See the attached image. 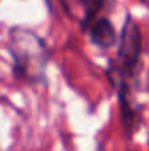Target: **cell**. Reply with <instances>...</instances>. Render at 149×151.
Masks as SVG:
<instances>
[{
  "instance_id": "6da1fadb",
  "label": "cell",
  "mask_w": 149,
  "mask_h": 151,
  "mask_svg": "<svg viewBox=\"0 0 149 151\" xmlns=\"http://www.w3.org/2000/svg\"><path fill=\"white\" fill-rule=\"evenodd\" d=\"M9 51L14 62V74L21 81L37 83L44 76L49 51L37 34L27 28H12L9 34Z\"/></svg>"
},
{
  "instance_id": "7a4b0ae2",
  "label": "cell",
  "mask_w": 149,
  "mask_h": 151,
  "mask_svg": "<svg viewBox=\"0 0 149 151\" xmlns=\"http://www.w3.org/2000/svg\"><path fill=\"white\" fill-rule=\"evenodd\" d=\"M140 55V32L137 28V23L128 18L123 27L121 34V46H119V60L125 69L132 70L139 60Z\"/></svg>"
},
{
  "instance_id": "3957f363",
  "label": "cell",
  "mask_w": 149,
  "mask_h": 151,
  "mask_svg": "<svg viewBox=\"0 0 149 151\" xmlns=\"http://www.w3.org/2000/svg\"><path fill=\"white\" fill-rule=\"evenodd\" d=\"M86 28L90 30V37L95 44H98L100 47H107L111 46L112 40H114V28L109 23V19L105 18H95L91 19Z\"/></svg>"
},
{
  "instance_id": "277c9868",
  "label": "cell",
  "mask_w": 149,
  "mask_h": 151,
  "mask_svg": "<svg viewBox=\"0 0 149 151\" xmlns=\"http://www.w3.org/2000/svg\"><path fill=\"white\" fill-rule=\"evenodd\" d=\"M82 9H84V27L97 18V14L102 11L104 7V0H79Z\"/></svg>"
}]
</instances>
